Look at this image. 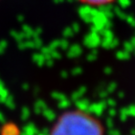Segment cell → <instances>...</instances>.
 Listing matches in <instances>:
<instances>
[{
    "label": "cell",
    "instance_id": "1",
    "mask_svg": "<svg viewBox=\"0 0 135 135\" xmlns=\"http://www.w3.org/2000/svg\"><path fill=\"white\" fill-rule=\"evenodd\" d=\"M50 135H104V126L91 113L72 109L58 117Z\"/></svg>",
    "mask_w": 135,
    "mask_h": 135
},
{
    "label": "cell",
    "instance_id": "2",
    "mask_svg": "<svg viewBox=\"0 0 135 135\" xmlns=\"http://www.w3.org/2000/svg\"><path fill=\"white\" fill-rule=\"evenodd\" d=\"M78 3L93 8H103L114 4L117 0H76Z\"/></svg>",
    "mask_w": 135,
    "mask_h": 135
}]
</instances>
